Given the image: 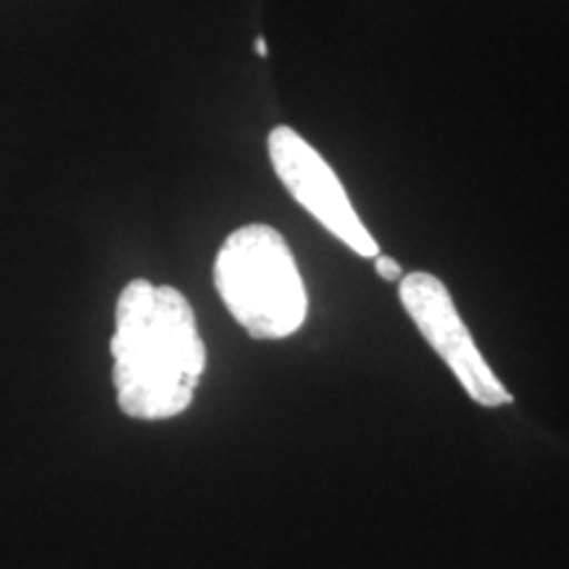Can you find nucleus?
<instances>
[{
	"mask_svg": "<svg viewBox=\"0 0 569 569\" xmlns=\"http://www.w3.org/2000/svg\"><path fill=\"white\" fill-rule=\"evenodd\" d=\"M111 359L117 403L127 417H180L206 372V343L188 298L172 284L127 282L113 311Z\"/></svg>",
	"mask_w": 569,
	"mask_h": 569,
	"instance_id": "nucleus-1",
	"label": "nucleus"
},
{
	"mask_svg": "<svg viewBox=\"0 0 569 569\" xmlns=\"http://www.w3.org/2000/svg\"><path fill=\"white\" fill-rule=\"evenodd\" d=\"M269 161L296 203H301L332 238L351 248L353 253L375 259L380 246L356 213L343 182L322 159V153L309 140L290 127H274L267 140Z\"/></svg>",
	"mask_w": 569,
	"mask_h": 569,
	"instance_id": "nucleus-4",
	"label": "nucleus"
},
{
	"mask_svg": "<svg viewBox=\"0 0 569 569\" xmlns=\"http://www.w3.org/2000/svg\"><path fill=\"white\" fill-rule=\"evenodd\" d=\"M253 48H256V53H259V56H267V42H264V38H256Z\"/></svg>",
	"mask_w": 569,
	"mask_h": 569,
	"instance_id": "nucleus-6",
	"label": "nucleus"
},
{
	"mask_svg": "<svg viewBox=\"0 0 569 569\" xmlns=\"http://www.w3.org/2000/svg\"><path fill=\"white\" fill-rule=\"evenodd\" d=\"M398 298H401V306L407 309L411 322L417 325L419 336L443 359V365L451 369L475 403L498 409L515 401L507 386L490 369L486 356L480 353L451 293L436 274L409 272L401 277Z\"/></svg>",
	"mask_w": 569,
	"mask_h": 569,
	"instance_id": "nucleus-3",
	"label": "nucleus"
},
{
	"mask_svg": "<svg viewBox=\"0 0 569 569\" xmlns=\"http://www.w3.org/2000/svg\"><path fill=\"white\" fill-rule=\"evenodd\" d=\"M377 274L382 277V280H388V282H401V277H403V269H401V264H398L396 259H390V256H377Z\"/></svg>",
	"mask_w": 569,
	"mask_h": 569,
	"instance_id": "nucleus-5",
	"label": "nucleus"
},
{
	"mask_svg": "<svg viewBox=\"0 0 569 569\" xmlns=\"http://www.w3.org/2000/svg\"><path fill=\"white\" fill-rule=\"evenodd\" d=\"M213 284L234 322L256 340H282L309 315V296L288 240L269 224L234 230L213 259Z\"/></svg>",
	"mask_w": 569,
	"mask_h": 569,
	"instance_id": "nucleus-2",
	"label": "nucleus"
}]
</instances>
